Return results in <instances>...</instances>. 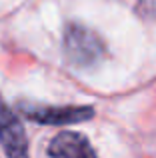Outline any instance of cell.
Segmentation results:
<instances>
[{"label": "cell", "mask_w": 156, "mask_h": 158, "mask_svg": "<svg viewBox=\"0 0 156 158\" xmlns=\"http://www.w3.org/2000/svg\"><path fill=\"white\" fill-rule=\"evenodd\" d=\"M62 46L66 60L74 68H92L106 56L102 38L84 24H68Z\"/></svg>", "instance_id": "6da1fadb"}, {"label": "cell", "mask_w": 156, "mask_h": 158, "mask_svg": "<svg viewBox=\"0 0 156 158\" xmlns=\"http://www.w3.org/2000/svg\"><path fill=\"white\" fill-rule=\"evenodd\" d=\"M20 112L28 120L36 124L48 126H62V124H78L94 116L92 106H44V104H28L20 102Z\"/></svg>", "instance_id": "7a4b0ae2"}, {"label": "cell", "mask_w": 156, "mask_h": 158, "mask_svg": "<svg viewBox=\"0 0 156 158\" xmlns=\"http://www.w3.org/2000/svg\"><path fill=\"white\" fill-rule=\"evenodd\" d=\"M50 158H98L88 138L78 132H62L48 144Z\"/></svg>", "instance_id": "277c9868"}, {"label": "cell", "mask_w": 156, "mask_h": 158, "mask_svg": "<svg viewBox=\"0 0 156 158\" xmlns=\"http://www.w3.org/2000/svg\"><path fill=\"white\" fill-rule=\"evenodd\" d=\"M0 144L8 158H28V142L20 120L0 96Z\"/></svg>", "instance_id": "3957f363"}]
</instances>
